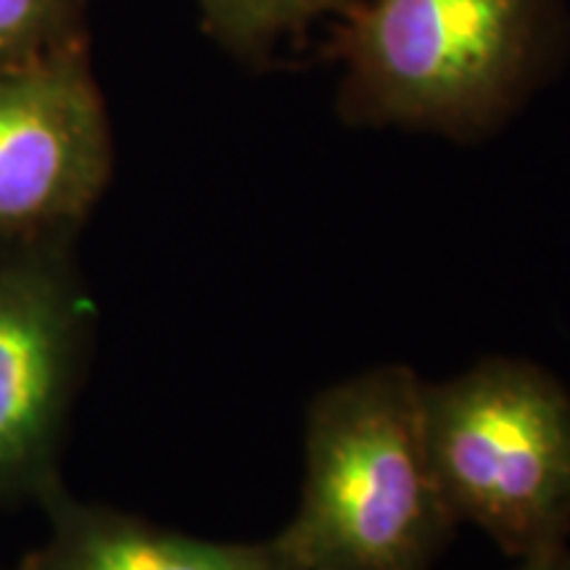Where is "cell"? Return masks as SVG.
Segmentation results:
<instances>
[{
    "label": "cell",
    "mask_w": 570,
    "mask_h": 570,
    "mask_svg": "<svg viewBox=\"0 0 570 570\" xmlns=\"http://www.w3.org/2000/svg\"><path fill=\"white\" fill-rule=\"evenodd\" d=\"M423 381L381 365L320 391L306 412L304 483L275 539L302 570H433L458 520L428 458Z\"/></svg>",
    "instance_id": "obj_1"
},
{
    "label": "cell",
    "mask_w": 570,
    "mask_h": 570,
    "mask_svg": "<svg viewBox=\"0 0 570 570\" xmlns=\"http://www.w3.org/2000/svg\"><path fill=\"white\" fill-rule=\"evenodd\" d=\"M433 475L458 523L510 558L570 537V394L533 362L491 356L420 391Z\"/></svg>",
    "instance_id": "obj_3"
},
{
    "label": "cell",
    "mask_w": 570,
    "mask_h": 570,
    "mask_svg": "<svg viewBox=\"0 0 570 570\" xmlns=\"http://www.w3.org/2000/svg\"><path fill=\"white\" fill-rule=\"evenodd\" d=\"M111 161L88 42L0 67V244L80 230Z\"/></svg>",
    "instance_id": "obj_5"
},
{
    "label": "cell",
    "mask_w": 570,
    "mask_h": 570,
    "mask_svg": "<svg viewBox=\"0 0 570 570\" xmlns=\"http://www.w3.org/2000/svg\"><path fill=\"white\" fill-rule=\"evenodd\" d=\"M354 0H198L204 30L244 59L262 61L285 35H298L323 13L341 17Z\"/></svg>",
    "instance_id": "obj_7"
},
{
    "label": "cell",
    "mask_w": 570,
    "mask_h": 570,
    "mask_svg": "<svg viewBox=\"0 0 570 570\" xmlns=\"http://www.w3.org/2000/svg\"><path fill=\"white\" fill-rule=\"evenodd\" d=\"M518 570H570V550L568 547H562V550L544 554V558L525 560L520 562Z\"/></svg>",
    "instance_id": "obj_9"
},
{
    "label": "cell",
    "mask_w": 570,
    "mask_h": 570,
    "mask_svg": "<svg viewBox=\"0 0 570 570\" xmlns=\"http://www.w3.org/2000/svg\"><path fill=\"white\" fill-rule=\"evenodd\" d=\"M85 0H0V67L85 40Z\"/></svg>",
    "instance_id": "obj_8"
},
{
    "label": "cell",
    "mask_w": 570,
    "mask_h": 570,
    "mask_svg": "<svg viewBox=\"0 0 570 570\" xmlns=\"http://www.w3.org/2000/svg\"><path fill=\"white\" fill-rule=\"evenodd\" d=\"M75 235L0 244V504L42 502L61 483L63 433L90 341Z\"/></svg>",
    "instance_id": "obj_4"
},
{
    "label": "cell",
    "mask_w": 570,
    "mask_h": 570,
    "mask_svg": "<svg viewBox=\"0 0 570 570\" xmlns=\"http://www.w3.org/2000/svg\"><path fill=\"white\" fill-rule=\"evenodd\" d=\"M331 56L341 114L475 138L529 96L560 42L558 0H354Z\"/></svg>",
    "instance_id": "obj_2"
},
{
    "label": "cell",
    "mask_w": 570,
    "mask_h": 570,
    "mask_svg": "<svg viewBox=\"0 0 570 570\" xmlns=\"http://www.w3.org/2000/svg\"><path fill=\"white\" fill-rule=\"evenodd\" d=\"M48 533L21 570H302L273 539L214 541L82 502L63 483L42 499Z\"/></svg>",
    "instance_id": "obj_6"
}]
</instances>
